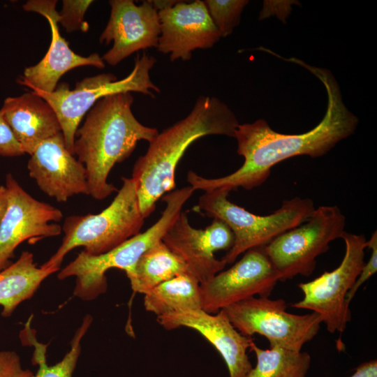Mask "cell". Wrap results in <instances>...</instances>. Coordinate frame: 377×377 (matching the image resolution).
I'll return each mask as SVG.
<instances>
[{
	"label": "cell",
	"mask_w": 377,
	"mask_h": 377,
	"mask_svg": "<svg viewBox=\"0 0 377 377\" xmlns=\"http://www.w3.org/2000/svg\"><path fill=\"white\" fill-rule=\"evenodd\" d=\"M249 350L256 355V364L244 377H306L311 356L306 352L280 346L262 349L253 339Z\"/></svg>",
	"instance_id": "603a6c76"
},
{
	"label": "cell",
	"mask_w": 377,
	"mask_h": 377,
	"mask_svg": "<svg viewBox=\"0 0 377 377\" xmlns=\"http://www.w3.org/2000/svg\"><path fill=\"white\" fill-rule=\"evenodd\" d=\"M367 248L371 250V254L369 260L364 263L356 281L352 288L348 291L346 300L348 304L350 303L360 287L368 279H370L377 271V232L375 230L370 239L367 240Z\"/></svg>",
	"instance_id": "4316f807"
},
{
	"label": "cell",
	"mask_w": 377,
	"mask_h": 377,
	"mask_svg": "<svg viewBox=\"0 0 377 377\" xmlns=\"http://www.w3.org/2000/svg\"><path fill=\"white\" fill-rule=\"evenodd\" d=\"M161 34L157 50L175 61L190 60L197 49L212 47L221 38L204 1H178L158 11Z\"/></svg>",
	"instance_id": "9a60e30c"
},
{
	"label": "cell",
	"mask_w": 377,
	"mask_h": 377,
	"mask_svg": "<svg viewBox=\"0 0 377 377\" xmlns=\"http://www.w3.org/2000/svg\"><path fill=\"white\" fill-rule=\"evenodd\" d=\"M8 206L0 223V272L8 267L17 247L25 241L34 244L61 233L56 222L61 211L31 196L8 173L6 176Z\"/></svg>",
	"instance_id": "8fae6325"
},
{
	"label": "cell",
	"mask_w": 377,
	"mask_h": 377,
	"mask_svg": "<svg viewBox=\"0 0 377 377\" xmlns=\"http://www.w3.org/2000/svg\"><path fill=\"white\" fill-rule=\"evenodd\" d=\"M162 241L183 261L188 274L201 284L224 269L226 263L218 260L214 253L230 250L234 235L228 226L219 219H213L205 229L195 228L190 224L186 212L182 211Z\"/></svg>",
	"instance_id": "4fadbf2b"
},
{
	"label": "cell",
	"mask_w": 377,
	"mask_h": 377,
	"mask_svg": "<svg viewBox=\"0 0 377 377\" xmlns=\"http://www.w3.org/2000/svg\"><path fill=\"white\" fill-rule=\"evenodd\" d=\"M345 226L346 217L337 206H320L303 223L265 246L279 281L297 275L310 276L315 269L316 258L328 251L331 242L341 238Z\"/></svg>",
	"instance_id": "ba28073f"
},
{
	"label": "cell",
	"mask_w": 377,
	"mask_h": 377,
	"mask_svg": "<svg viewBox=\"0 0 377 377\" xmlns=\"http://www.w3.org/2000/svg\"><path fill=\"white\" fill-rule=\"evenodd\" d=\"M297 64L318 77L327 91V107L321 121L301 134L278 133L264 119L239 124L234 138L237 142V152L244 158L243 164L232 173L217 178H205L189 170L187 181L195 191L219 188L230 192L238 188L251 190L265 182L272 168L279 163L300 155L313 158L323 156L339 142L354 133L358 118L345 105L339 86L331 72L302 61Z\"/></svg>",
	"instance_id": "6da1fadb"
},
{
	"label": "cell",
	"mask_w": 377,
	"mask_h": 377,
	"mask_svg": "<svg viewBox=\"0 0 377 377\" xmlns=\"http://www.w3.org/2000/svg\"><path fill=\"white\" fill-rule=\"evenodd\" d=\"M24 154L0 110V156H17Z\"/></svg>",
	"instance_id": "f1b7e54d"
},
{
	"label": "cell",
	"mask_w": 377,
	"mask_h": 377,
	"mask_svg": "<svg viewBox=\"0 0 377 377\" xmlns=\"http://www.w3.org/2000/svg\"><path fill=\"white\" fill-rule=\"evenodd\" d=\"M156 318L165 330L188 327L199 332L219 353L229 377H244L252 368L247 355L252 339L235 329L223 309L216 313L202 309H187Z\"/></svg>",
	"instance_id": "2e32d148"
},
{
	"label": "cell",
	"mask_w": 377,
	"mask_h": 377,
	"mask_svg": "<svg viewBox=\"0 0 377 377\" xmlns=\"http://www.w3.org/2000/svg\"><path fill=\"white\" fill-rule=\"evenodd\" d=\"M349 377H377L376 360L361 363Z\"/></svg>",
	"instance_id": "f546056e"
},
{
	"label": "cell",
	"mask_w": 377,
	"mask_h": 377,
	"mask_svg": "<svg viewBox=\"0 0 377 377\" xmlns=\"http://www.w3.org/2000/svg\"><path fill=\"white\" fill-rule=\"evenodd\" d=\"M286 309L283 299L256 296L223 310L244 336L251 337L258 334L267 339L269 347L301 351L303 346L318 334L322 319L314 312L297 315L288 312Z\"/></svg>",
	"instance_id": "9c48e42d"
},
{
	"label": "cell",
	"mask_w": 377,
	"mask_h": 377,
	"mask_svg": "<svg viewBox=\"0 0 377 377\" xmlns=\"http://www.w3.org/2000/svg\"><path fill=\"white\" fill-rule=\"evenodd\" d=\"M144 306L156 317L182 310L202 309L200 283L189 274L179 275L145 294Z\"/></svg>",
	"instance_id": "7402d4cb"
},
{
	"label": "cell",
	"mask_w": 377,
	"mask_h": 377,
	"mask_svg": "<svg viewBox=\"0 0 377 377\" xmlns=\"http://www.w3.org/2000/svg\"><path fill=\"white\" fill-rule=\"evenodd\" d=\"M183 274H188L185 264L161 240L141 256L128 279L134 292L145 295L158 285Z\"/></svg>",
	"instance_id": "44dd1931"
},
{
	"label": "cell",
	"mask_w": 377,
	"mask_h": 377,
	"mask_svg": "<svg viewBox=\"0 0 377 377\" xmlns=\"http://www.w3.org/2000/svg\"><path fill=\"white\" fill-rule=\"evenodd\" d=\"M57 272L38 267L33 253L23 251L15 262L0 272L2 316L9 317L20 304L34 295L47 277Z\"/></svg>",
	"instance_id": "ffe728a7"
},
{
	"label": "cell",
	"mask_w": 377,
	"mask_h": 377,
	"mask_svg": "<svg viewBox=\"0 0 377 377\" xmlns=\"http://www.w3.org/2000/svg\"><path fill=\"white\" fill-rule=\"evenodd\" d=\"M341 238L345 243V254L340 265L325 272L313 280L300 283L304 297L292 304L296 309L318 313L330 333H342L351 319L346 296L356 281L364 264L367 239L364 235L344 231Z\"/></svg>",
	"instance_id": "30bf717a"
},
{
	"label": "cell",
	"mask_w": 377,
	"mask_h": 377,
	"mask_svg": "<svg viewBox=\"0 0 377 377\" xmlns=\"http://www.w3.org/2000/svg\"><path fill=\"white\" fill-rule=\"evenodd\" d=\"M122 186L112 202L98 214L66 217L64 237L57 251L41 267L59 271L66 254L82 246L91 256L105 253L140 233L145 223L133 178H121Z\"/></svg>",
	"instance_id": "277c9868"
},
{
	"label": "cell",
	"mask_w": 377,
	"mask_h": 377,
	"mask_svg": "<svg viewBox=\"0 0 377 377\" xmlns=\"http://www.w3.org/2000/svg\"><path fill=\"white\" fill-rule=\"evenodd\" d=\"M8 206V192L5 186L0 185V223Z\"/></svg>",
	"instance_id": "4dcf8cb0"
},
{
	"label": "cell",
	"mask_w": 377,
	"mask_h": 377,
	"mask_svg": "<svg viewBox=\"0 0 377 377\" xmlns=\"http://www.w3.org/2000/svg\"><path fill=\"white\" fill-rule=\"evenodd\" d=\"M0 110L24 154L61 132L52 107L33 91L6 98Z\"/></svg>",
	"instance_id": "d6986e66"
},
{
	"label": "cell",
	"mask_w": 377,
	"mask_h": 377,
	"mask_svg": "<svg viewBox=\"0 0 377 377\" xmlns=\"http://www.w3.org/2000/svg\"><path fill=\"white\" fill-rule=\"evenodd\" d=\"M91 0H64L62 8L59 13L58 23H60L67 32L81 30L87 31L89 24L84 22V16Z\"/></svg>",
	"instance_id": "484cf974"
},
{
	"label": "cell",
	"mask_w": 377,
	"mask_h": 377,
	"mask_svg": "<svg viewBox=\"0 0 377 377\" xmlns=\"http://www.w3.org/2000/svg\"><path fill=\"white\" fill-rule=\"evenodd\" d=\"M279 276L265 246L251 249L229 269L200 284L202 309L216 313L251 297H269Z\"/></svg>",
	"instance_id": "7c38bea8"
},
{
	"label": "cell",
	"mask_w": 377,
	"mask_h": 377,
	"mask_svg": "<svg viewBox=\"0 0 377 377\" xmlns=\"http://www.w3.org/2000/svg\"><path fill=\"white\" fill-rule=\"evenodd\" d=\"M57 3L56 0H29L22 6L26 11L43 15L51 29V42L45 57L36 64L26 68L17 80L20 84L31 89L52 92L55 89L61 77L75 68L84 66L98 68L105 67V62L98 53L83 57L71 49L68 43L59 31Z\"/></svg>",
	"instance_id": "e0dca14e"
},
{
	"label": "cell",
	"mask_w": 377,
	"mask_h": 377,
	"mask_svg": "<svg viewBox=\"0 0 377 377\" xmlns=\"http://www.w3.org/2000/svg\"><path fill=\"white\" fill-rule=\"evenodd\" d=\"M204 3L221 37H227L239 24L247 0H205Z\"/></svg>",
	"instance_id": "d4e9b609"
},
{
	"label": "cell",
	"mask_w": 377,
	"mask_h": 377,
	"mask_svg": "<svg viewBox=\"0 0 377 377\" xmlns=\"http://www.w3.org/2000/svg\"><path fill=\"white\" fill-rule=\"evenodd\" d=\"M34 374L22 367L20 357L15 351H0V377H33Z\"/></svg>",
	"instance_id": "83f0119b"
},
{
	"label": "cell",
	"mask_w": 377,
	"mask_h": 377,
	"mask_svg": "<svg viewBox=\"0 0 377 377\" xmlns=\"http://www.w3.org/2000/svg\"><path fill=\"white\" fill-rule=\"evenodd\" d=\"M156 62V59L152 55L145 52L142 56L138 54L133 70L120 80L112 73H101L77 82L73 89H69L68 83L61 82L52 92L37 89L32 90L47 101L54 111L66 147L73 154L75 137L80 124L101 98L122 92H139L155 98L154 92L160 93V89L150 77V71Z\"/></svg>",
	"instance_id": "52a82bcc"
},
{
	"label": "cell",
	"mask_w": 377,
	"mask_h": 377,
	"mask_svg": "<svg viewBox=\"0 0 377 377\" xmlns=\"http://www.w3.org/2000/svg\"><path fill=\"white\" fill-rule=\"evenodd\" d=\"M238 125L226 103L216 97L201 96L186 117L158 132L132 170L143 217L150 216L157 201L175 190L177 167L193 142L209 135L234 138Z\"/></svg>",
	"instance_id": "7a4b0ae2"
},
{
	"label": "cell",
	"mask_w": 377,
	"mask_h": 377,
	"mask_svg": "<svg viewBox=\"0 0 377 377\" xmlns=\"http://www.w3.org/2000/svg\"><path fill=\"white\" fill-rule=\"evenodd\" d=\"M229 191L213 189L205 191L193 211L225 222L232 230L234 243L221 260L227 264L235 262L246 251L268 244L275 237L307 220L314 209L310 198L295 197L284 200L271 214L260 216L230 202Z\"/></svg>",
	"instance_id": "8992f818"
},
{
	"label": "cell",
	"mask_w": 377,
	"mask_h": 377,
	"mask_svg": "<svg viewBox=\"0 0 377 377\" xmlns=\"http://www.w3.org/2000/svg\"><path fill=\"white\" fill-rule=\"evenodd\" d=\"M92 317L89 315L85 316L82 325L76 330L72 341L71 348L63 359L57 364L49 366L46 362V345L41 344L31 337L30 325H27L21 332V339L32 341L34 346L33 357L34 364L38 365V369L33 377H72L81 353V342L92 322Z\"/></svg>",
	"instance_id": "cb8c5ba5"
},
{
	"label": "cell",
	"mask_w": 377,
	"mask_h": 377,
	"mask_svg": "<svg viewBox=\"0 0 377 377\" xmlns=\"http://www.w3.org/2000/svg\"><path fill=\"white\" fill-rule=\"evenodd\" d=\"M27 169L40 190L57 202H66L75 195H89L86 169L66 148L61 132L36 147Z\"/></svg>",
	"instance_id": "ac0fdd59"
},
{
	"label": "cell",
	"mask_w": 377,
	"mask_h": 377,
	"mask_svg": "<svg viewBox=\"0 0 377 377\" xmlns=\"http://www.w3.org/2000/svg\"><path fill=\"white\" fill-rule=\"evenodd\" d=\"M195 191L191 186L175 189L162 198L165 208L158 221L144 232L127 239L112 250L98 256H91L83 251L59 272V279L75 277L74 295L82 300L96 299L107 290L105 273L117 268L131 276L141 256L162 240L174 223L182 209Z\"/></svg>",
	"instance_id": "5b68a950"
},
{
	"label": "cell",
	"mask_w": 377,
	"mask_h": 377,
	"mask_svg": "<svg viewBox=\"0 0 377 377\" xmlns=\"http://www.w3.org/2000/svg\"><path fill=\"white\" fill-rule=\"evenodd\" d=\"M109 4L110 18L99 42L113 45L102 57L104 62L116 66L134 52L157 47L161 26L151 1L137 6L132 0H111Z\"/></svg>",
	"instance_id": "5bb4252c"
},
{
	"label": "cell",
	"mask_w": 377,
	"mask_h": 377,
	"mask_svg": "<svg viewBox=\"0 0 377 377\" xmlns=\"http://www.w3.org/2000/svg\"><path fill=\"white\" fill-rule=\"evenodd\" d=\"M133 101L131 92L101 98L76 131L73 154L86 169L89 195L95 200H104L118 191L108 182L112 168L132 154L138 141L150 142L158 133L135 118Z\"/></svg>",
	"instance_id": "3957f363"
}]
</instances>
